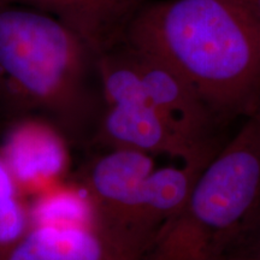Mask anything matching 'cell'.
<instances>
[{
	"label": "cell",
	"instance_id": "6da1fadb",
	"mask_svg": "<svg viewBox=\"0 0 260 260\" xmlns=\"http://www.w3.org/2000/svg\"><path fill=\"white\" fill-rule=\"evenodd\" d=\"M104 109L96 52L45 12L0 4V129L44 119L76 147L92 144Z\"/></svg>",
	"mask_w": 260,
	"mask_h": 260
},
{
	"label": "cell",
	"instance_id": "7a4b0ae2",
	"mask_svg": "<svg viewBox=\"0 0 260 260\" xmlns=\"http://www.w3.org/2000/svg\"><path fill=\"white\" fill-rule=\"evenodd\" d=\"M123 39L180 74L220 123L259 109L260 27L237 0H152Z\"/></svg>",
	"mask_w": 260,
	"mask_h": 260
},
{
	"label": "cell",
	"instance_id": "3957f363",
	"mask_svg": "<svg viewBox=\"0 0 260 260\" xmlns=\"http://www.w3.org/2000/svg\"><path fill=\"white\" fill-rule=\"evenodd\" d=\"M260 209V118L239 132L205 165L177 213L152 240L144 260H219Z\"/></svg>",
	"mask_w": 260,
	"mask_h": 260
},
{
	"label": "cell",
	"instance_id": "277c9868",
	"mask_svg": "<svg viewBox=\"0 0 260 260\" xmlns=\"http://www.w3.org/2000/svg\"><path fill=\"white\" fill-rule=\"evenodd\" d=\"M152 240L99 217L89 225L30 226L0 247V260H144Z\"/></svg>",
	"mask_w": 260,
	"mask_h": 260
},
{
	"label": "cell",
	"instance_id": "5b68a950",
	"mask_svg": "<svg viewBox=\"0 0 260 260\" xmlns=\"http://www.w3.org/2000/svg\"><path fill=\"white\" fill-rule=\"evenodd\" d=\"M90 145L167 154L195 168H204L219 151L195 144L147 100L106 105Z\"/></svg>",
	"mask_w": 260,
	"mask_h": 260
},
{
	"label": "cell",
	"instance_id": "8992f818",
	"mask_svg": "<svg viewBox=\"0 0 260 260\" xmlns=\"http://www.w3.org/2000/svg\"><path fill=\"white\" fill-rule=\"evenodd\" d=\"M152 157L135 149L106 148L82 169L76 180L88 191L100 218L154 239L139 223L142 188L155 169Z\"/></svg>",
	"mask_w": 260,
	"mask_h": 260
},
{
	"label": "cell",
	"instance_id": "52a82bcc",
	"mask_svg": "<svg viewBox=\"0 0 260 260\" xmlns=\"http://www.w3.org/2000/svg\"><path fill=\"white\" fill-rule=\"evenodd\" d=\"M3 130L0 157L24 199L68 180L73 146L53 124L25 118Z\"/></svg>",
	"mask_w": 260,
	"mask_h": 260
},
{
	"label": "cell",
	"instance_id": "ba28073f",
	"mask_svg": "<svg viewBox=\"0 0 260 260\" xmlns=\"http://www.w3.org/2000/svg\"><path fill=\"white\" fill-rule=\"evenodd\" d=\"M121 41L134 65L146 100L200 147L218 151L214 129L222 123L197 90L164 61L125 39Z\"/></svg>",
	"mask_w": 260,
	"mask_h": 260
},
{
	"label": "cell",
	"instance_id": "9c48e42d",
	"mask_svg": "<svg viewBox=\"0 0 260 260\" xmlns=\"http://www.w3.org/2000/svg\"><path fill=\"white\" fill-rule=\"evenodd\" d=\"M152 0H0L27 6L57 18L96 53L124 38L139 12Z\"/></svg>",
	"mask_w": 260,
	"mask_h": 260
},
{
	"label": "cell",
	"instance_id": "30bf717a",
	"mask_svg": "<svg viewBox=\"0 0 260 260\" xmlns=\"http://www.w3.org/2000/svg\"><path fill=\"white\" fill-rule=\"evenodd\" d=\"M29 228L89 225L99 219L92 198L77 180H65L30 198Z\"/></svg>",
	"mask_w": 260,
	"mask_h": 260
},
{
	"label": "cell",
	"instance_id": "8fae6325",
	"mask_svg": "<svg viewBox=\"0 0 260 260\" xmlns=\"http://www.w3.org/2000/svg\"><path fill=\"white\" fill-rule=\"evenodd\" d=\"M28 229L27 201L0 157V247L16 241Z\"/></svg>",
	"mask_w": 260,
	"mask_h": 260
},
{
	"label": "cell",
	"instance_id": "7c38bea8",
	"mask_svg": "<svg viewBox=\"0 0 260 260\" xmlns=\"http://www.w3.org/2000/svg\"><path fill=\"white\" fill-rule=\"evenodd\" d=\"M242 253V254H260V209L246 228L239 241L228 254Z\"/></svg>",
	"mask_w": 260,
	"mask_h": 260
},
{
	"label": "cell",
	"instance_id": "4fadbf2b",
	"mask_svg": "<svg viewBox=\"0 0 260 260\" xmlns=\"http://www.w3.org/2000/svg\"><path fill=\"white\" fill-rule=\"evenodd\" d=\"M260 27V0H237Z\"/></svg>",
	"mask_w": 260,
	"mask_h": 260
},
{
	"label": "cell",
	"instance_id": "5bb4252c",
	"mask_svg": "<svg viewBox=\"0 0 260 260\" xmlns=\"http://www.w3.org/2000/svg\"><path fill=\"white\" fill-rule=\"evenodd\" d=\"M219 260H260V254H242V253H233L226 254Z\"/></svg>",
	"mask_w": 260,
	"mask_h": 260
},
{
	"label": "cell",
	"instance_id": "9a60e30c",
	"mask_svg": "<svg viewBox=\"0 0 260 260\" xmlns=\"http://www.w3.org/2000/svg\"><path fill=\"white\" fill-rule=\"evenodd\" d=\"M255 115H258V117H259V118H260V106H259V109H258V110H256Z\"/></svg>",
	"mask_w": 260,
	"mask_h": 260
}]
</instances>
